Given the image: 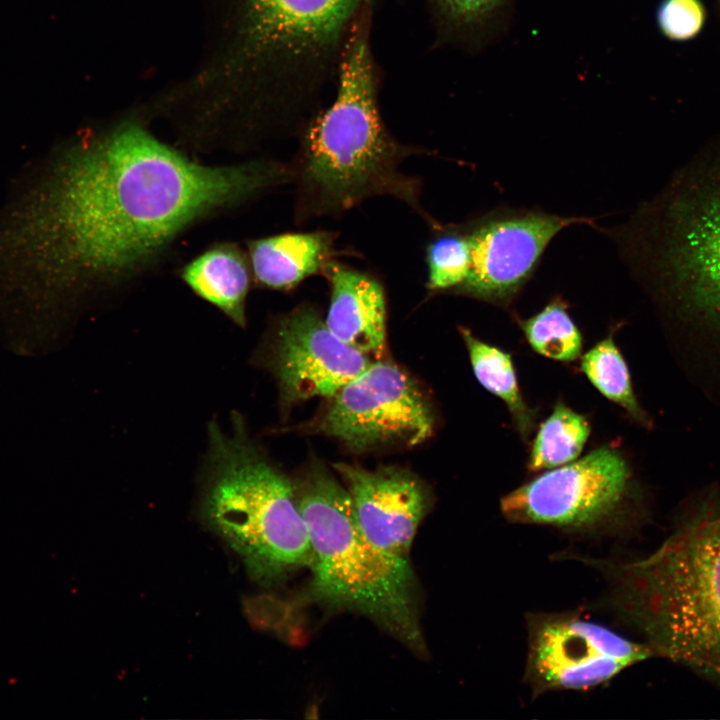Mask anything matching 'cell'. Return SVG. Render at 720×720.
Returning a JSON list of instances; mask_svg holds the SVG:
<instances>
[{
    "mask_svg": "<svg viewBox=\"0 0 720 720\" xmlns=\"http://www.w3.org/2000/svg\"><path fill=\"white\" fill-rule=\"evenodd\" d=\"M289 180L286 162L205 165L134 122L80 132L24 168L0 204V311L72 307L202 218Z\"/></svg>",
    "mask_w": 720,
    "mask_h": 720,
    "instance_id": "obj_1",
    "label": "cell"
},
{
    "mask_svg": "<svg viewBox=\"0 0 720 720\" xmlns=\"http://www.w3.org/2000/svg\"><path fill=\"white\" fill-rule=\"evenodd\" d=\"M370 4L355 18L345 40L331 105L302 128L289 161L295 185L298 224L337 217L378 196L403 202L429 226L437 220L421 204V181L401 171L423 148L397 141L378 107L376 77L369 45Z\"/></svg>",
    "mask_w": 720,
    "mask_h": 720,
    "instance_id": "obj_2",
    "label": "cell"
},
{
    "mask_svg": "<svg viewBox=\"0 0 720 720\" xmlns=\"http://www.w3.org/2000/svg\"><path fill=\"white\" fill-rule=\"evenodd\" d=\"M612 234L664 320L720 354V137Z\"/></svg>",
    "mask_w": 720,
    "mask_h": 720,
    "instance_id": "obj_3",
    "label": "cell"
},
{
    "mask_svg": "<svg viewBox=\"0 0 720 720\" xmlns=\"http://www.w3.org/2000/svg\"><path fill=\"white\" fill-rule=\"evenodd\" d=\"M590 563L608 577L613 608L654 657L720 688V496L690 502L647 556Z\"/></svg>",
    "mask_w": 720,
    "mask_h": 720,
    "instance_id": "obj_4",
    "label": "cell"
},
{
    "mask_svg": "<svg viewBox=\"0 0 720 720\" xmlns=\"http://www.w3.org/2000/svg\"><path fill=\"white\" fill-rule=\"evenodd\" d=\"M295 490L312 549L309 599L366 616L424 654L409 558L389 554L366 538L346 488L323 468H312Z\"/></svg>",
    "mask_w": 720,
    "mask_h": 720,
    "instance_id": "obj_5",
    "label": "cell"
},
{
    "mask_svg": "<svg viewBox=\"0 0 720 720\" xmlns=\"http://www.w3.org/2000/svg\"><path fill=\"white\" fill-rule=\"evenodd\" d=\"M209 425L204 519L240 556L250 576L271 583L310 567L312 549L295 484L250 441Z\"/></svg>",
    "mask_w": 720,
    "mask_h": 720,
    "instance_id": "obj_6",
    "label": "cell"
},
{
    "mask_svg": "<svg viewBox=\"0 0 720 720\" xmlns=\"http://www.w3.org/2000/svg\"><path fill=\"white\" fill-rule=\"evenodd\" d=\"M370 0H243L242 58L268 131L298 135L320 110L348 32Z\"/></svg>",
    "mask_w": 720,
    "mask_h": 720,
    "instance_id": "obj_7",
    "label": "cell"
},
{
    "mask_svg": "<svg viewBox=\"0 0 720 720\" xmlns=\"http://www.w3.org/2000/svg\"><path fill=\"white\" fill-rule=\"evenodd\" d=\"M646 499L627 456L606 444L539 473L503 496L500 509L512 523L567 532H622L646 519Z\"/></svg>",
    "mask_w": 720,
    "mask_h": 720,
    "instance_id": "obj_8",
    "label": "cell"
},
{
    "mask_svg": "<svg viewBox=\"0 0 720 720\" xmlns=\"http://www.w3.org/2000/svg\"><path fill=\"white\" fill-rule=\"evenodd\" d=\"M330 399L311 425L313 431L335 438L353 451L411 447L434 432L430 401L416 381L392 363L372 362Z\"/></svg>",
    "mask_w": 720,
    "mask_h": 720,
    "instance_id": "obj_9",
    "label": "cell"
},
{
    "mask_svg": "<svg viewBox=\"0 0 720 720\" xmlns=\"http://www.w3.org/2000/svg\"><path fill=\"white\" fill-rule=\"evenodd\" d=\"M525 680L533 695L588 690L654 657L643 641L630 640L576 612L527 617Z\"/></svg>",
    "mask_w": 720,
    "mask_h": 720,
    "instance_id": "obj_10",
    "label": "cell"
},
{
    "mask_svg": "<svg viewBox=\"0 0 720 720\" xmlns=\"http://www.w3.org/2000/svg\"><path fill=\"white\" fill-rule=\"evenodd\" d=\"M591 222L540 209L513 208H497L467 221L470 266L456 295L509 309L552 239L570 225Z\"/></svg>",
    "mask_w": 720,
    "mask_h": 720,
    "instance_id": "obj_11",
    "label": "cell"
},
{
    "mask_svg": "<svg viewBox=\"0 0 720 720\" xmlns=\"http://www.w3.org/2000/svg\"><path fill=\"white\" fill-rule=\"evenodd\" d=\"M271 363L281 402L290 406L330 398L372 361L336 337L312 304L303 303L278 320Z\"/></svg>",
    "mask_w": 720,
    "mask_h": 720,
    "instance_id": "obj_12",
    "label": "cell"
},
{
    "mask_svg": "<svg viewBox=\"0 0 720 720\" xmlns=\"http://www.w3.org/2000/svg\"><path fill=\"white\" fill-rule=\"evenodd\" d=\"M334 468L345 484L366 538L389 554L408 558L417 529L431 507L425 485L396 467L371 470L336 463Z\"/></svg>",
    "mask_w": 720,
    "mask_h": 720,
    "instance_id": "obj_13",
    "label": "cell"
},
{
    "mask_svg": "<svg viewBox=\"0 0 720 720\" xmlns=\"http://www.w3.org/2000/svg\"><path fill=\"white\" fill-rule=\"evenodd\" d=\"M330 288L325 318L329 330L347 345L380 356L386 341V296L381 281L337 259L322 274Z\"/></svg>",
    "mask_w": 720,
    "mask_h": 720,
    "instance_id": "obj_14",
    "label": "cell"
},
{
    "mask_svg": "<svg viewBox=\"0 0 720 720\" xmlns=\"http://www.w3.org/2000/svg\"><path fill=\"white\" fill-rule=\"evenodd\" d=\"M337 234L328 230L282 233L247 244L253 281L277 291L295 289L302 281L321 275L325 266L343 251Z\"/></svg>",
    "mask_w": 720,
    "mask_h": 720,
    "instance_id": "obj_15",
    "label": "cell"
},
{
    "mask_svg": "<svg viewBox=\"0 0 720 720\" xmlns=\"http://www.w3.org/2000/svg\"><path fill=\"white\" fill-rule=\"evenodd\" d=\"M181 278L197 296L245 326L253 276L248 255L237 244L220 242L209 247L183 267Z\"/></svg>",
    "mask_w": 720,
    "mask_h": 720,
    "instance_id": "obj_16",
    "label": "cell"
},
{
    "mask_svg": "<svg viewBox=\"0 0 720 720\" xmlns=\"http://www.w3.org/2000/svg\"><path fill=\"white\" fill-rule=\"evenodd\" d=\"M475 378L506 406L512 424L523 442L536 428L538 410L530 406L520 389L511 354L459 327Z\"/></svg>",
    "mask_w": 720,
    "mask_h": 720,
    "instance_id": "obj_17",
    "label": "cell"
},
{
    "mask_svg": "<svg viewBox=\"0 0 720 720\" xmlns=\"http://www.w3.org/2000/svg\"><path fill=\"white\" fill-rule=\"evenodd\" d=\"M590 433L591 425L585 415L564 401H557L552 412L537 429L526 462L527 470L539 473L576 460Z\"/></svg>",
    "mask_w": 720,
    "mask_h": 720,
    "instance_id": "obj_18",
    "label": "cell"
},
{
    "mask_svg": "<svg viewBox=\"0 0 720 720\" xmlns=\"http://www.w3.org/2000/svg\"><path fill=\"white\" fill-rule=\"evenodd\" d=\"M580 368L599 393L620 407L632 422L646 429L652 427L650 416L636 397L627 363L613 332L582 355Z\"/></svg>",
    "mask_w": 720,
    "mask_h": 720,
    "instance_id": "obj_19",
    "label": "cell"
},
{
    "mask_svg": "<svg viewBox=\"0 0 720 720\" xmlns=\"http://www.w3.org/2000/svg\"><path fill=\"white\" fill-rule=\"evenodd\" d=\"M513 318L530 347L541 356L564 363L581 357L583 336L562 296H554L528 318L518 315Z\"/></svg>",
    "mask_w": 720,
    "mask_h": 720,
    "instance_id": "obj_20",
    "label": "cell"
},
{
    "mask_svg": "<svg viewBox=\"0 0 720 720\" xmlns=\"http://www.w3.org/2000/svg\"><path fill=\"white\" fill-rule=\"evenodd\" d=\"M425 249L427 290L431 294H453L465 282L470 266V242L466 222H436Z\"/></svg>",
    "mask_w": 720,
    "mask_h": 720,
    "instance_id": "obj_21",
    "label": "cell"
},
{
    "mask_svg": "<svg viewBox=\"0 0 720 720\" xmlns=\"http://www.w3.org/2000/svg\"><path fill=\"white\" fill-rule=\"evenodd\" d=\"M704 19L705 11L699 0H665L658 10L660 29L673 40L694 37Z\"/></svg>",
    "mask_w": 720,
    "mask_h": 720,
    "instance_id": "obj_22",
    "label": "cell"
},
{
    "mask_svg": "<svg viewBox=\"0 0 720 720\" xmlns=\"http://www.w3.org/2000/svg\"><path fill=\"white\" fill-rule=\"evenodd\" d=\"M243 607L250 623L260 629L282 628L293 609L288 602L269 594L248 597Z\"/></svg>",
    "mask_w": 720,
    "mask_h": 720,
    "instance_id": "obj_23",
    "label": "cell"
},
{
    "mask_svg": "<svg viewBox=\"0 0 720 720\" xmlns=\"http://www.w3.org/2000/svg\"><path fill=\"white\" fill-rule=\"evenodd\" d=\"M445 19L456 24H471L481 20L503 0H430Z\"/></svg>",
    "mask_w": 720,
    "mask_h": 720,
    "instance_id": "obj_24",
    "label": "cell"
}]
</instances>
